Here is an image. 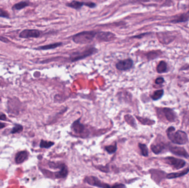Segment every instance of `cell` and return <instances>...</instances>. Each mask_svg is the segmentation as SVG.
Here are the masks:
<instances>
[{
  "label": "cell",
  "instance_id": "obj_11",
  "mask_svg": "<svg viewBox=\"0 0 189 188\" xmlns=\"http://www.w3.org/2000/svg\"><path fill=\"white\" fill-rule=\"evenodd\" d=\"M169 150L172 153L176 156L185 158H188L189 157V154H187V151L183 147L171 146L169 148Z\"/></svg>",
  "mask_w": 189,
  "mask_h": 188
},
{
  "label": "cell",
  "instance_id": "obj_12",
  "mask_svg": "<svg viewBox=\"0 0 189 188\" xmlns=\"http://www.w3.org/2000/svg\"><path fill=\"white\" fill-rule=\"evenodd\" d=\"M164 114L166 119L170 122H173L176 119V114L175 112L173 111V110L171 109L170 108H165L162 110Z\"/></svg>",
  "mask_w": 189,
  "mask_h": 188
},
{
  "label": "cell",
  "instance_id": "obj_18",
  "mask_svg": "<svg viewBox=\"0 0 189 188\" xmlns=\"http://www.w3.org/2000/svg\"><path fill=\"white\" fill-rule=\"evenodd\" d=\"M189 172V168H186L184 171H180L179 172H176V173H170L169 175H166V178L168 179H174V178H178L182 177L184 175H186Z\"/></svg>",
  "mask_w": 189,
  "mask_h": 188
},
{
  "label": "cell",
  "instance_id": "obj_7",
  "mask_svg": "<svg viewBox=\"0 0 189 188\" xmlns=\"http://www.w3.org/2000/svg\"><path fill=\"white\" fill-rule=\"evenodd\" d=\"M66 6L74 9H75V10H80L84 6H86L91 8H93L96 6V4L92 2H79V1H72V2L66 4Z\"/></svg>",
  "mask_w": 189,
  "mask_h": 188
},
{
  "label": "cell",
  "instance_id": "obj_20",
  "mask_svg": "<svg viewBox=\"0 0 189 188\" xmlns=\"http://www.w3.org/2000/svg\"><path fill=\"white\" fill-rule=\"evenodd\" d=\"M189 19V11L186 13L182 14L180 15L177 19H174L172 21V23H179V22H186L188 21Z\"/></svg>",
  "mask_w": 189,
  "mask_h": 188
},
{
  "label": "cell",
  "instance_id": "obj_16",
  "mask_svg": "<svg viewBox=\"0 0 189 188\" xmlns=\"http://www.w3.org/2000/svg\"><path fill=\"white\" fill-rule=\"evenodd\" d=\"M62 45V43H55L54 44H51L47 45L44 46H41L38 48H35V50H48L50 49H54L55 48H58L59 46H61Z\"/></svg>",
  "mask_w": 189,
  "mask_h": 188
},
{
  "label": "cell",
  "instance_id": "obj_29",
  "mask_svg": "<svg viewBox=\"0 0 189 188\" xmlns=\"http://www.w3.org/2000/svg\"><path fill=\"white\" fill-rule=\"evenodd\" d=\"M159 55V54L157 52H149L148 54V58L151 59L156 58Z\"/></svg>",
  "mask_w": 189,
  "mask_h": 188
},
{
  "label": "cell",
  "instance_id": "obj_8",
  "mask_svg": "<svg viewBox=\"0 0 189 188\" xmlns=\"http://www.w3.org/2000/svg\"><path fill=\"white\" fill-rule=\"evenodd\" d=\"M133 61L131 58H127L123 60H120L116 64L117 70L120 71H127L132 67Z\"/></svg>",
  "mask_w": 189,
  "mask_h": 188
},
{
  "label": "cell",
  "instance_id": "obj_4",
  "mask_svg": "<svg viewBox=\"0 0 189 188\" xmlns=\"http://www.w3.org/2000/svg\"><path fill=\"white\" fill-rule=\"evenodd\" d=\"M97 51V50L96 48H90L83 51L74 52L70 55V59L72 62L77 61L93 55Z\"/></svg>",
  "mask_w": 189,
  "mask_h": 188
},
{
  "label": "cell",
  "instance_id": "obj_15",
  "mask_svg": "<svg viewBox=\"0 0 189 188\" xmlns=\"http://www.w3.org/2000/svg\"><path fill=\"white\" fill-rule=\"evenodd\" d=\"M164 148H165V145L164 143H162V142H159L157 144L151 145V151L153 152V153H154L156 154H160V152H162Z\"/></svg>",
  "mask_w": 189,
  "mask_h": 188
},
{
  "label": "cell",
  "instance_id": "obj_33",
  "mask_svg": "<svg viewBox=\"0 0 189 188\" xmlns=\"http://www.w3.org/2000/svg\"><path fill=\"white\" fill-rule=\"evenodd\" d=\"M6 127V124H5L0 122V129L4 128V127Z\"/></svg>",
  "mask_w": 189,
  "mask_h": 188
},
{
  "label": "cell",
  "instance_id": "obj_10",
  "mask_svg": "<svg viewBox=\"0 0 189 188\" xmlns=\"http://www.w3.org/2000/svg\"><path fill=\"white\" fill-rule=\"evenodd\" d=\"M72 129L73 131L76 134H79L81 135L84 134L85 136H87L88 135V133H86L85 132V126L80 123V119L76 120L72 124Z\"/></svg>",
  "mask_w": 189,
  "mask_h": 188
},
{
  "label": "cell",
  "instance_id": "obj_13",
  "mask_svg": "<svg viewBox=\"0 0 189 188\" xmlns=\"http://www.w3.org/2000/svg\"><path fill=\"white\" fill-rule=\"evenodd\" d=\"M150 172L151 173V178L157 183H159L165 175V173L163 171L153 169L151 170Z\"/></svg>",
  "mask_w": 189,
  "mask_h": 188
},
{
  "label": "cell",
  "instance_id": "obj_22",
  "mask_svg": "<svg viewBox=\"0 0 189 188\" xmlns=\"http://www.w3.org/2000/svg\"><path fill=\"white\" fill-rule=\"evenodd\" d=\"M163 90L160 89V90H158L155 91L154 93L151 96V98L153 100H157L158 99H160L162 96L163 95Z\"/></svg>",
  "mask_w": 189,
  "mask_h": 188
},
{
  "label": "cell",
  "instance_id": "obj_27",
  "mask_svg": "<svg viewBox=\"0 0 189 188\" xmlns=\"http://www.w3.org/2000/svg\"><path fill=\"white\" fill-rule=\"evenodd\" d=\"M138 120H139V121H141L142 123L145 125H153L155 123L154 121H152L151 120L147 119H143L141 118H137Z\"/></svg>",
  "mask_w": 189,
  "mask_h": 188
},
{
  "label": "cell",
  "instance_id": "obj_30",
  "mask_svg": "<svg viewBox=\"0 0 189 188\" xmlns=\"http://www.w3.org/2000/svg\"><path fill=\"white\" fill-rule=\"evenodd\" d=\"M164 82V79L163 78H162V77L157 78V79H156L155 81V83H156V84H158V85L162 84Z\"/></svg>",
  "mask_w": 189,
  "mask_h": 188
},
{
  "label": "cell",
  "instance_id": "obj_5",
  "mask_svg": "<svg viewBox=\"0 0 189 188\" xmlns=\"http://www.w3.org/2000/svg\"><path fill=\"white\" fill-rule=\"evenodd\" d=\"M41 32L37 29H24L19 34V37L23 39L39 38Z\"/></svg>",
  "mask_w": 189,
  "mask_h": 188
},
{
  "label": "cell",
  "instance_id": "obj_31",
  "mask_svg": "<svg viewBox=\"0 0 189 188\" xmlns=\"http://www.w3.org/2000/svg\"><path fill=\"white\" fill-rule=\"evenodd\" d=\"M0 41H2L5 43H8L10 42V40L7 38L5 37L4 36H1V35H0Z\"/></svg>",
  "mask_w": 189,
  "mask_h": 188
},
{
  "label": "cell",
  "instance_id": "obj_3",
  "mask_svg": "<svg viewBox=\"0 0 189 188\" xmlns=\"http://www.w3.org/2000/svg\"><path fill=\"white\" fill-rule=\"evenodd\" d=\"M85 181L87 184L96 187L100 188H125V185L122 184H118L114 185L113 186H110V185L107 184L106 183H103L99 180L98 178L94 176H89L86 177L85 178Z\"/></svg>",
  "mask_w": 189,
  "mask_h": 188
},
{
  "label": "cell",
  "instance_id": "obj_14",
  "mask_svg": "<svg viewBox=\"0 0 189 188\" xmlns=\"http://www.w3.org/2000/svg\"><path fill=\"white\" fill-rule=\"evenodd\" d=\"M28 154L27 151H23L18 152L15 157V161L16 163L20 164L27 159Z\"/></svg>",
  "mask_w": 189,
  "mask_h": 188
},
{
  "label": "cell",
  "instance_id": "obj_32",
  "mask_svg": "<svg viewBox=\"0 0 189 188\" xmlns=\"http://www.w3.org/2000/svg\"><path fill=\"white\" fill-rule=\"evenodd\" d=\"M7 120V118L6 115L2 113H0V120H4L5 121Z\"/></svg>",
  "mask_w": 189,
  "mask_h": 188
},
{
  "label": "cell",
  "instance_id": "obj_25",
  "mask_svg": "<svg viewBox=\"0 0 189 188\" xmlns=\"http://www.w3.org/2000/svg\"><path fill=\"white\" fill-rule=\"evenodd\" d=\"M23 129V127L21 125L16 124L14 126V127L12 128V130H11V133H13V134H14V133H20V132L22 131Z\"/></svg>",
  "mask_w": 189,
  "mask_h": 188
},
{
  "label": "cell",
  "instance_id": "obj_23",
  "mask_svg": "<svg viewBox=\"0 0 189 188\" xmlns=\"http://www.w3.org/2000/svg\"><path fill=\"white\" fill-rule=\"evenodd\" d=\"M138 146H139V148L141 150L142 154L143 156H145V157L148 156V150L147 146L145 144H139Z\"/></svg>",
  "mask_w": 189,
  "mask_h": 188
},
{
  "label": "cell",
  "instance_id": "obj_28",
  "mask_svg": "<svg viewBox=\"0 0 189 188\" xmlns=\"http://www.w3.org/2000/svg\"><path fill=\"white\" fill-rule=\"evenodd\" d=\"M0 17L5 18H9L10 14H9V13H8L6 10L0 8Z\"/></svg>",
  "mask_w": 189,
  "mask_h": 188
},
{
  "label": "cell",
  "instance_id": "obj_2",
  "mask_svg": "<svg viewBox=\"0 0 189 188\" xmlns=\"http://www.w3.org/2000/svg\"><path fill=\"white\" fill-rule=\"evenodd\" d=\"M97 32L95 31H84L72 37V40L78 44H87L93 41Z\"/></svg>",
  "mask_w": 189,
  "mask_h": 188
},
{
  "label": "cell",
  "instance_id": "obj_26",
  "mask_svg": "<svg viewBox=\"0 0 189 188\" xmlns=\"http://www.w3.org/2000/svg\"><path fill=\"white\" fill-rule=\"evenodd\" d=\"M105 150L108 154H114L117 150V146L116 144L114 145H110L105 147Z\"/></svg>",
  "mask_w": 189,
  "mask_h": 188
},
{
  "label": "cell",
  "instance_id": "obj_19",
  "mask_svg": "<svg viewBox=\"0 0 189 188\" xmlns=\"http://www.w3.org/2000/svg\"><path fill=\"white\" fill-rule=\"evenodd\" d=\"M29 6V3L28 1H21L18 2L17 4H14L12 7L13 10H21L25 7H28Z\"/></svg>",
  "mask_w": 189,
  "mask_h": 188
},
{
  "label": "cell",
  "instance_id": "obj_9",
  "mask_svg": "<svg viewBox=\"0 0 189 188\" xmlns=\"http://www.w3.org/2000/svg\"><path fill=\"white\" fill-rule=\"evenodd\" d=\"M96 37L101 41H110L116 38V35L110 31H99L97 32Z\"/></svg>",
  "mask_w": 189,
  "mask_h": 188
},
{
  "label": "cell",
  "instance_id": "obj_21",
  "mask_svg": "<svg viewBox=\"0 0 189 188\" xmlns=\"http://www.w3.org/2000/svg\"><path fill=\"white\" fill-rule=\"evenodd\" d=\"M166 69H167V65H166V63L164 61L160 62L157 67V72L160 73L165 72Z\"/></svg>",
  "mask_w": 189,
  "mask_h": 188
},
{
  "label": "cell",
  "instance_id": "obj_6",
  "mask_svg": "<svg viewBox=\"0 0 189 188\" xmlns=\"http://www.w3.org/2000/svg\"><path fill=\"white\" fill-rule=\"evenodd\" d=\"M165 160L167 163L171 165L175 169H180L182 168L186 164L184 160L172 157H168L165 158Z\"/></svg>",
  "mask_w": 189,
  "mask_h": 188
},
{
  "label": "cell",
  "instance_id": "obj_24",
  "mask_svg": "<svg viewBox=\"0 0 189 188\" xmlns=\"http://www.w3.org/2000/svg\"><path fill=\"white\" fill-rule=\"evenodd\" d=\"M54 145V143L53 142L50 141H47L41 140V144H40V147L41 148H49L52 146Z\"/></svg>",
  "mask_w": 189,
  "mask_h": 188
},
{
  "label": "cell",
  "instance_id": "obj_1",
  "mask_svg": "<svg viewBox=\"0 0 189 188\" xmlns=\"http://www.w3.org/2000/svg\"><path fill=\"white\" fill-rule=\"evenodd\" d=\"M166 134L170 140L174 144L184 145L188 141L187 134L181 130L175 131L174 127H170L166 130Z\"/></svg>",
  "mask_w": 189,
  "mask_h": 188
},
{
  "label": "cell",
  "instance_id": "obj_17",
  "mask_svg": "<svg viewBox=\"0 0 189 188\" xmlns=\"http://www.w3.org/2000/svg\"><path fill=\"white\" fill-rule=\"evenodd\" d=\"M68 168L66 167V164H63L62 168L60 169V171L54 173L55 177L56 178H66L68 175Z\"/></svg>",
  "mask_w": 189,
  "mask_h": 188
}]
</instances>
